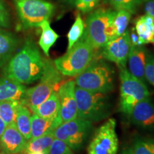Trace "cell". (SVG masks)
Segmentation results:
<instances>
[{
	"mask_svg": "<svg viewBox=\"0 0 154 154\" xmlns=\"http://www.w3.org/2000/svg\"><path fill=\"white\" fill-rule=\"evenodd\" d=\"M13 3L23 29L39 27L55 11L54 5L47 0H13Z\"/></svg>",
	"mask_w": 154,
	"mask_h": 154,
	"instance_id": "cell-6",
	"label": "cell"
},
{
	"mask_svg": "<svg viewBox=\"0 0 154 154\" xmlns=\"http://www.w3.org/2000/svg\"><path fill=\"white\" fill-rule=\"evenodd\" d=\"M145 78L154 86V57L147 54L145 68Z\"/></svg>",
	"mask_w": 154,
	"mask_h": 154,
	"instance_id": "cell-32",
	"label": "cell"
},
{
	"mask_svg": "<svg viewBox=\"0 0 154 154\" xmlns=\"http://www.w3.org/2000/svg\"><path fill=\"white\" fill-rule=\"evenodd\" d=\"M77 103V117L90 121L106 118L109 113V104L106 94L90 91L75 87Z\"/></svg>",
	"mask_w": 154,
	"mask_h": 154,
	"instance_id": "cell-5",
	"label": "cell"
},
{
	"mask_svg": "<svg viewBox=\"0 0 154 154\" xmlns=\"http://www.w3.org/2000/svg\"><path fill=\"white\" fill-rule=\"evenodd\" d=\"M33 113L44 119H54L59 116L60 103L57 90H54L41 104L32 109Z\"/></svg>",
	"mask_w": 154,
	"mask_h": 154,
	"instance_id": "cell-19",
	"label": "cell"
},
{
	"mask_svg": "<svg viewBox=\"0 0 154 154\" xmlns=\"http://www.w3.org/2000/svg\"><path fill=\"white\" fill-rule=\"evenodd\" d=\"M54 138L53 132H51L40 137L29 140L26 142L24 150L21 153H29V152L48 151Z\"/></svg>",
	"mask_w": 154,
	"mask_h": 154,
	"instance_id": "cell-24",
	"label": "cell"
},
{
	"mask_svg": "<svg viewBox=\"0 0 154 154\" xmlns=\"http://www.w3.org/2000/svg\"><path fill=\"white\" fill-rule=\"evenodd\" d=\"M7 125L6 124V123L2 119H0V138H1L2 135L3 134L4 131H5L6 127H7Z\"/></svg>",
	"mask_w": 154,
	"mask_h": 154,
	"instance_id": "cell-35",
	"label": "cell"
},
{
	"mask_svg": "<svg viewBox=\"0 0 154 154\" xmlns=\"http://www.w3.org/2000/svg\"><path fill=\"white\" fill-rule=\"evenodd\" d=\"M92 128L91 121L76 117L66 121L53 131L55 138L64 141L73 151H77L85 143Z\"/></svg>",
	"mask_w": 154,
	"mask_h": 154,
	"instance_id": "cell-9",
	"label": "cell"
},
{
	"mask_svg": "<svg viewBox=\"0 0 154 154\" xmlns=\"http://www.w3.org/2000/svg\"><path fill=\"white\" fill-rule=\"evenodd\" d=\"M48 154H73V150L64 141L54 138L48 150Z\"/></svg>",
	"mask_w": 154,
	"mask_h": 154,
	"instance_id": "cell-29",
	"label": "cell"
},
{
	"mask_svg": "<svg viewBox=\"0 0 154 154\" xmlns=\"http://www.w3.org/2000/svg\"><path fill=\"white\" fill-rule=\"evenodd\" d=\"M85 29V25L84 21L81 17L79 14H77L74 23L69 30L67 38H68V47L67 50H69L79 40L82 38Z\"/></svg>",
	"mask_w": 154,
	"mask_h": 154,
	"instance_id": "cell-26",
	"label": "cell"
},
{
	"mask_svg": "<svg viewBox=\"0 0 154 154\" xmlns=\"http://www.w3.org/2000/svg\"><path fill=\"white\" fill-rule=\"evenodd\" d=\"M143 3L146 14L154 18V0H146Z\"/></svg>",
	"mask_w": 154,
	"mask_h": 154,
	"instance_id": "cell-33",
	"label": "cell"
},
{
	"mask_svg": "<svg viewBox=\"0 0 154 154\" xmlns=\"http://www.w3.org/2000/svg\"><path fill=\"white\" fill-rule=\"evenodd\" d=\"M31 115L29 108L21 103L17 108L15 124L24 138L29 140L31 139Z\"/></svg>",
	"mask_w": 154,
	"mask_h": 154,
	"instance_id": "cell-23",
	"label": "cell"
},
{
	"mask_svg": "<svg viewBox=\"0 0 154 154\" xmlns=\"http://www.w3.org/2000/svg\"><path fill=\"white\" fill-rule=\"evenodd\" d=\"M0 154H8V153H5V152H2V151L1 153H0Z\"/></svg>",
	"mask_w": 154,
	"mask_h": 154,
	"instance_id": "cell-39",
	"label": "cell"
},
{
	"mask_svg": "<svg viewBox=\"0 0 154 154\" xmlns=\"http://www.w3.org/2000/svg\"><path fill=\"white\" fill-rule=\"evenodd\" d=\"M61 123L60 116L56 119H44L33 113L31 117V139L53 132Z\"/></svg>",
	"mask_w": 154,
	"mask_h": 154,
	"instance_id": "cell-18",
	"label": "cell"
},
{
	"mask_svg": "<svg viewBox=\"0 0 154 154\" xmlns=\"http://www.w3.org/2000/svg\"><path fill=\"white\" fill-rule=\"evenodd\" d=\"M113 72L102 60L93 61L82 73L76 76V86L90 91L106 94L113 88Z\"/></svg>",
	"mask_w": 154,
	"mask_h": 154,
	"instance_id": "cell-4",
	"label": "cell"
},
{
	"mask_svg": "<svg viewBox=\"0 0 154 154\" xmlns=\"http://www.w3.org/2000/svg\"><path fill=\"white\" fill-rule=\"evenodd\" d=\"M128 117L136 126L147 129L154 128V104L149 97L136 103Z\"/></svg>",
	"mask_w": 154,
	"mask_h": 154,
	"instance_id": "cell-14",
	"label": "cell"
},
{
	"mask_svg": "<svg viewBox=\"0 0 154 154\" xmlns=\"http://www.w3.org/2000/svg\"><path fill=\"white\" fill-rule=\"evenodd\" d=\"M147 52L142 45H131L128 56L129 72L133 76L144 82Z\"/></svg>",
	"mask_w": 154,
	"mask_h": 154,
	"instance_id": "cell-15",
	"label": "cell"
},
{
	"mask_svg": "<svg viewBox=\"0 0 154 154\" xmlns=\"http://www.w3.org/2000/svg\"><path fill=\"white\" fill-rule=\"evenodd\" d=\"M63 1L66 2H69V3H72L73 2H74V0H63Z\"/></svg>",
	"mask_w": 154,
	"mask_h": 154,
	"instance_id": "cell-38",
	"label": "cell"
},
{
	"mask_svg": "<svg viewBox=\"0 0 154 154\" xmlns=\"http://www.w3.org/2000/svg\"><path fill=\"white\" fill-rule=\"evenodd\" d=\"M27 140L21 134L15 123L8 124L0 138V149L8 154H19L24 151Z\"/></svg>",
	"mask_w": 154,
	"mask_h": 154,
	"instance_id": "cell-13",
	"label": "cell"
},
{
	"mask_svg": "<svg viewBox=\"0 0 154 154\" xmlns=\"http://www.w3.org/2000/svg\"><path fill=\"white\" fill-rule=\"evenodd\" d=\"M26 89L24 84L8 77H0V101H21L24 97Z\"/></svg>",
	"mask_w": 154,
	"mask_h": 154,
	"instance_id": "cell-17",
	"label": "cell"
},
{
	"mask_svg": "<svg viewBox=\"0 0 154 154\" xmlns=\"http://www.w3.org/2000/svg\"><path fill=\"white\" fill-rule=\"evenodd\" d=\"M76 84L69 80L59 86L57 93L60 103V116L61 123L73 120L77 117V103L75 96Z\"/></svg>",
	"mask_w": 154,
	"mask_h": 154,
	"instance_id": "cell-12",
	"label": "cell"
},
{
	"mask_svg": "<svg viewBox=\"0 0 154 154\" xmlns=\"http://www.w3.org/2000/svg\"><path fill=\"white\" fill-rule=\"evenodd\" d=\"M120 75V111L128 116L138 102L149 97L150 93L143 82L135 77L125 68H119Z\"/></svg>",
	"mask_w": 154,
	"mask_h": 154,
	"instance_id": "cell-8",
	"label": "cell"
},
{
	"mask_svg": "<svg viewBox=\"0 0 154 154\" xmlns=\"http://www.w3.org/2000/svg\"><path fill=\"white\" fill-rule=\"evenodd\" d=\"M135 30L138 36L140 45L154 43V18L148 14L137 19Z\"/></svg>",
	"mask_w": 154,
	"mask_h": 154,
	"instance_id": "cell-20",
	"label": "cell"
},
{
	"mask_svg": "<svg viewBox=\"0 0 154 154\" xmlns=\"http://www.w3.org/2000/svg\"><path fill=\"white\" fill-rule=\"evenodd\" d=\"M94 57L95 49L82 36L64 55L56 59L54 63L63 76H76L91 64Z\"/></svg>",
	"mask_w": 154,
	"mask_h": 154,
	"instance_id": "cell-2",
	"label": "cell"
},
{
	"mask_svg": "<svg viewBox=\"0 0 154 154\" xmlns=\"http://www.w3.org/2000/svg\"><path fill=\"white\" fill-rule=\"evenodd\" d=\"M114 119H109L96 130L88 147L87 154H117L119 139Z\"/></svg>",
	"mask_w": 154,
	"mask_h": 154,
	"instance_id": "cell-10",
	"label": "cell"
},
{
	"mask_svg": "<svg viewBox=\"0 0 154 154\" xmlns=\"http://www.w3.org/2000/svg\"><path fill=\"white\" fill-rule=\"evenodd\" d=\"M19 44V40L16 35L0 29V68L5 66L14 56Z\"/></svg>",
	"mask_w": 154,
	"mask_h": 154,
	"instance_id": "cell-16",
	"label": "cell"
},
{
	"mask_svg": "<svg viewBox=\"0 0 154 154\" xmlns=\"http://www.w3.org/2000/svg\"><path fill=\"white\" fill-rule=\"evenodd\" d=\"M100 0H75L76 8L84 14L93 10L99 4Z\"/></svg>",
	"mask_w": 154,
	"mask_h": 154,
	"instance_id": "cell-31",
	"label": "cell"
},
{
	"mask_svg": "<svg viewBox=\"0 0 154 154\" xmlns=\"http://www.w3.org/2000/svg\"><path fill=\"white\" fill-rule=\"evenodd\" d=\"M116 10L99 8L88 15L83 36L95 50L103 48L109 41V28Z\"/></svg>",
	"mask_w": 154,
	"mask_h": 154,
	"instance_id": "cell-7",
	"label": "cell"
},
{
	"mask_svg": "<svg viewBox=\"0 0 154 154\" xmlns=\"http://www.w3.org/2000/svg\"><path fill=\"white\" fill-rule=\"evenodd\" d=\"M20 101H0V119L8 125L15 123L17 108Z\"/></svg>",
	"mask_w": 154,
	"mask_h": 154,
	"instance_id": "cell-25",
	"label": "cell"
},
{
	"mask_svg": "<svg viewBox=\"0 0 154 154\" xmlns=\"http://www.w3.org/2000/svg\"><path fill=\"white\" fill-rule=\"evenodd\" d=\"M133 154H154V139H139L131 148Z\"/></svg>",
	"mask_w": 154,
	"mask_h": 154,
	"instance_id": "cell-28",
	"label": "cell"
},
{
	"mask_svg": "<svg viewBox=\"0 0 154 154\" xmlns=\"http://www.w3.org/2000/svg\"><path fill=\"white\" fill-rule=\"evenodd\" d=\"M42 29V34L38 40V46L42 49L47 57H49V50L52 47L59 36L50 26L49 20H45L40 24Z\"/></svg>",
	"mask_w": 154,
	"mask_h": 154,
	"instance_id": "cell-22",
	"label": "cell"
},
{
	"mask_svg": "<svg viewBox=\"0 0 154 154\" xmlns=\"http://www.w3.org/2000/svg\"><path fill=\"white\" fill-rule=\"evenodd\" d=\"M146 0H108L109 3L116 10L125 9L131 14L136 11L138 7L143 4Z\"/></svg>",
	"mask_w": 154,
	"mask_h": 154,
	"instance_id": "cell-27",
	"label": "cell"
},
{
	"mask_svg": "<svg viewBox=\"0 0 154 154\" xmlns=\"http://www.w3.org/2000/svg\"><path fill=\"white\" fill-rule=\"evenodd\" d=\"M40 82L34 87L26 89L24 96L21 100V103L32 109L41 104L60 84L62 77L61 73L56 68L54 61L45 59L44 72Z\"/></svg>",
	"mask_w": 154,
	"mask_h": 154,
	"instance_id": "cell-3",
	"label": "cell"
},
{
	"mask_svg": "<svg viewBox=\"0 0 154 154\" xmlns=\"http://www.w3.org/2000/svg\"><path fill=\"white\" fill-rule=\"evenodd\" d=\"M44 62L45 59L36 44L27 38L22 49L3 67V76L22 84H32L41 78Z\"/></svg>",
	"mask_w": 154,
	"mask_h": 154,
	"instance_id": "cell-1",
	"label": "cell"
},
{
	"mask_svg": "<svg viewBox=\"0 0 154 154\" xmlns=\"http://www.w3.org/2000/svg\"><path fill=\"white\" fill-rule=\"evenodd\" d=\"M131 14L130 11L125 10V9L116 10L110 28H109V41L119 37L126 32L127 26L129 24Z\"/></svg>",
	"mask_w": 154,
	"mask_h": 154,
	"instance_id": "cell-21",
	"label": "cell"
},
{
	"mask_svg": "<svg viewBox=\"0 0 154 154\" xmlns=\"http://www.w3.org/2000/svg\"><path fill=\"white\" fill-rule=\"evenodd\" d=\"M131 45L130 32L126 30L122 35L108 42L103 47L101 55L106 60L115 63L119 68H125Z\"/></svg>",
	"mask_w": 154,
	"mask_h": 154,
	"instance_id": "cell-11",
	"label": "cell"
},
{
	"mask_svg": "<svg viewBox=\"0 0 154 154\" xmlns=\"http://www.w3.org/2000/svg\"><path fill=\"white\" fill-rule=\"evenodd\" d=\"M130 39L131 45H140L139 39H138V36L136 34L135 28L132 29L131 33H130Z\"/></svg>",
	"mask_w": 154,
	"mask_h": 154,
	"instance_id": "cell-34",
	"label": "cell"
},
{
	"mask_svg": "<svg viewBox=\"0 0 154 154\" xmlns=\"http://www.w3.org/2000/svg\"><path fill=\"white\" fill-rule=\"evenodd\" d=\"M121 154H133L131 148H128V149H124V151L121 152Z\"/></svg>",
	"mask_w": 154,
	"mask_h": 154,
	"instance_id": "cell-36",
	"label": "cell"
},
{
	"mask_svg": "<svg viewBox=\"0 0 154 154\" xmlns=\"http://www.w3.org/2000/svg\"><path fill=\"white\" fill-rule=\"evenodd\" d=\"M10 24V13L7 4L5 0H0V29L9 28Z\"/></svg>",
	"mask_w": 154,
	"mask_h": 154,
	"instance_id": "cell-30",
	"label": "cell"
},
{
	"mask_svg": "<svg viewBox=\"0 0 154 154\" xmlns=\"http://www.w3.org/2000/svg\"><path fill=\"white\" fill-rule=\"evenodd\" d=\"M23 154H48V151H41V152H29Z\"/></svg>",
	"mask_w": 154,
	"mask_h": 154,
	"instance_id": "cell-37",
	"label": "cell"
}]
</instances>
